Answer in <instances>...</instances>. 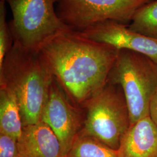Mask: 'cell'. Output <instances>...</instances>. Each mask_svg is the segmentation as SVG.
<instances>
[{
    "instance_id": "6da1fadb",
    "label": "cell",
    "mask_w": 157,
    "mask_h": 157,
    "mask_svg": "<svg viewBox=\"0 0 157 157\" xmlns=\"http://www.w3.org/2000/svg\"><path fill=\"white\" fill-rule=\"evenodd\" d=\"M119 50L69 28L42 46L39 53L54 78L78 103L105 86Z\"/></svg>"
},
{
    "instance_id": "7a4b0ae2",
    "label": "cell",
    "mask_w": 157,
    "mask_h": 157,
    "mask_svg": "<svg viewBox=\"0 0 157 157\" xmlns=\"http://www.w3.org/2000/svg\"><path fill=\"white\" fill-rule=\"evenodd\" d=\"M0 73L1 86L15 96L23 126L38 123L54 78L39 52L13 42L0 67Z\"/></svg>"
},
{
    "instance_id": "3957f363",
    "label": "cell",
    "mask_w": 157,
    "mask_h": 157,
    "mask_svg": "<svg viewBox=\"0 0 157 157\" xmlns=\"http://www.w3.org/2000/svg\"><path fill=\"white\" fill-rule=\"evenodd\" d=\"M109 78L124 91L130 125L150 115V101L157 92V63L133 51L119 50Z\"/></svg>"
},
{
    "instance_id": "277c9868",
    "label": "cell",
    "mask_w": 157,
    "mask_h": 157,
    "mask_svg": "<svg viewBox=\"0 0 157 157\" xmlns=\"http://www.w3.org/2000/svg\"><path fill=\"white\" fill-rule=\"evenodd\" d=\"M12 13L8 23L13 42L39 52L42 46L69 28L55 10L54 0H6Z\"/></svg>"
},
{
    "instance_id": "5b68a950",
    "label": "cell",
    "mask_w": 157,
    "mask_h": 157,
    "mask_svg": "<svg viewBox=\"0 0 157 157\" xmlns=\"http://www.w3.org/2000/svg\"><path fill=\"white\" fill-rule=\"evenodd\" d=\"M87 113L82 132L117 151L130 126L124 97L112 87H104L87 101Z\"/></svg>"
},
{
    "instance_id": "8992f818",
    "label": "cell",
    "mask_w": 157,
    "mask_h": 157,
    "mask_svg": "<svg viewBox=\"0 0 157 157\" xmlns=\"http://www.w3.org/2000/svg\"><path fill=\"white\" fill-rule=\"evenodd\" d=\"M152 1L63 0L58 2L56 12L62 22L69 28L82 32L108 20L128 25L141 7Z\"/></svg>"
},
{
    "instance_id": "52a82bcc",
    "label": "cell",
    "mask_w": 157,
    "mask_h": 157,
    "mask_svg": "<svg viewBox=\"0 0 157 157\" xmlns=\"http://www.w3.org/2000/svg\"><path fill=\"white\" fill-rule=\"evenodd\" d=\"M54 83L53 81L41 120L50 127L59 141L60 157H66L80 133L79 120L76 111Z\"/></svg>"
},
{
    "instance_id": "ba28073f",
    "label": "cell",
    "mask_w": 157,
    "mask_h": 157,
    "mask_svg": "<svg viewBox=\"0 0 157 157\" xmlns=\"http://www.w3.org/2000/svg\"><path fill=\"white\" fill-rule=\"evenodd\" d=\"M90 39L144 54L157 63V40L131 30L128 25L114 21L98 23L82 32Z\"/></svg>"
},
{
    "instance_id": "9c48e42d",
    "label": "cell",
    "mask_w": 157,
    "mask_h": 157,
    "mask_svg": "<svg viewBox=\"0 0 157 157\" xmlns=\"http://www.w3.org/2000/svg\"><path fill=\"white\" fill-rule=\"evenodd\" d=\"M117 152L118 157H157V126L150 115L130 126Z\"/></svg>"
},
{
    "instance_id": "30bf717a",
    "label": "cell",
    "mask_w": 157,
    "mask_h": 157,
    "mask_svg": "<svg viewBox=\"0 0 157 157\" xmlns=\"http://www.w3.org/2000/svg\"><path fill=\"white\" fill-rule=\"evenodd\" d=\"M19 157H60L61 146L50 127L40 121L23 126L17 140Z\"/></svg>"
},
{
    "instance_id": "8fae6325",
    "label": "cell",
    "mask_w": 157,
    "mask_h": 157,
    "mask_svg": "<svg viewBox=\"0 0 157 157\" xmlns=\"http://www.w3.org/2000/svg\"><path fill=\"white\" fill-rule=\"evenodd\" d=\"M23 124L15 96L10 90L1 86L0 133L19 139L22 132Z\"/></svg>"
},
{
    "instance_id": "7c38bea8",
    "label": "cell",
    "mask_w": 157,
    "mask_h": 157,
    "mask_svg": "<svg viewBox=\"0 0 157 157\" xmlns=\"http://www.w3.org/2000/svg\"><path fill=\"white\" fill-rule=\"evenodd\" d=\"M66 157H118L117 151L100 141L78 133Z\"/></svg>"
},
{
    "instance_id": "4fadbf2b",
    "label": "cell",
    "mask_w": 157,
    "mask_h": 157,
    "mask_svg": "<svg viewBox=\"0 0 157 157\" xmlns=\"http://www.w3.org/2000/svg\"><path fill=\"white\" fill-rule=\"evenodd\" d=\"M128 27L137 33L157 40V0L141 7L136 12Z\"/></svg>"
},
{
    "instance_id": "5bb4252c",
    "label": "cell",
    "mask_w": 157,
    "mask_h": 157,
    "mask_svg": "<svg viewBox=\"0 0 157 157\" xmlns=\"http://www.w3.org/2000/svg\"><path fill=\"white\" fill-rule=\"evenodd\" d=\"M6 11L5 1H0V67L6 54L13 44V39L9 23L6 21Z\"/></svg>"
},
{
    "instance_id": "9a60e30c",
    "label": "cell",
    "mask_w": 157,
    "mask_h": 157,
    "mask_svg": "<svg viewBox=\"0 0 157 157\" xmlns=\"http://www.w3.org/2000/svg\"><path fill=\"white\" fill-rule=\"evenodd\" d=\"M17 140L8 135L0 133V157H18Z\"/></svg>"
},
{
    "instance_id": "2e32d148",
    "label": "cell",
    "mask_w": 157,
    "mask_h": 157,
    "mask_svg": "<svg viewBox=\"0 0 157 157\" xmlns=\"http://www.w3.org/2000/svg\"><path fill=\"white\" fill-rule=\"evenodd\" d=\"M150 117L157 126V92L153 95L150 104Z\"/></svg>"
},
{
    "instance_id": "e0dca14e",
    "label": "cell",
    "mask_w": 157,
    "mask_h": 157,
    "mask_svg": "<svg viewBox=\"0 0 157 157\" xmlns=\"http://www.w3.org/2000/svg\"><path fill=\"white\" fill-rule=\"evenodd\" d=\"M62 1H63V0H54V2H59Z\"/></svg>"
},
{
    "instance_id": "ac0fdd59",
    "label": "cell",
    "mask_w": 157,
    "mask_h": 157,
    "mask_svg": "<svg viewBox=\"0 0 157 157\" xmlns=\"http://www.w3.org/2000/svg\"><path fill=\"white\" fill-rule=\"evenodd\" d=\"M1 1H6V0H1Z\"/></svg>"
},
{
    "instance_id": "d6986e66",
    "label": "cell",
    "mask_w": 157,
    "mask_h": 157,
    "mask_svg": "<svg viewBox=\"0 0 157 157\" xmlns=\"http://www.w3.org/2000/svg\"></svg>"
}]
</instances>
